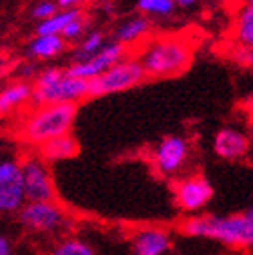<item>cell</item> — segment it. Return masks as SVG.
Returning <instances> with one entry per match:
<instances>
[{"instance_id": "cell-16", "label": "cell", "mask_w": 253, "mask_h": 255, "mask_svg": "<svg viewBox=\"0 0 253 255\" xmlns=\"http://www.w3.org/2000/svg\"><path fill=\"white\" fill-rule=\"evenodd\" d=\"M67 42L60 34H34L27 45V54L34 60H53L65 51Z\"/></svg>"}, {"instance_id": "cell-11", "label": "cell", "mask_w": 253, "mask_h": 255, "mask_svg": "<svg viewBox=\"0 0 253 255\" xmlns=\"http://www.w3.org/2000/svg\"><path fill=\"white\" fill-rule=\"evenodd\" d=\"M172 234L163 226L137 228L130 236V255H168Z\"/></svg>"}, {"instance_id": "cell-12", "label": "cell", "mask_w": 253, "mask_h": 255, "mask_svg": "<svg viewBox=\"0 0 253 255\" xmlns=\"http://www.w3.org/2000/svg\"><path fill=\"white\" fill-rule=\"evenodd\" d=\"M252 150V139L248 134L234 127H223L214 137V152L226 161L244 159Z\"/></svg>"}, {"instance_id": "cell-3", "label": "cell", "mask_w": 253, "mask_h": 255, "mask_svg": "<svg viewBox=\"0 0 253 255\" xmlns=\"http://www.w3.org/2000/svg\"><path fill=\"white\" fill-rule=\"evenodd\" d=\"M76 114L78 103H51L34 107L20 125V137L31 147L40 148L54 137L71 134Z\"/></svg>"}, {"instance_id": "cell-23", "label": "cell", "mask_w": 253, "mask_h": 255, "mask_svg": "<svg viewBox=\"0 0 253 255\" xmlns=\"http://www.w3.org/2000/svg\"><path fill=\"white\" fill-rule=\"evenodd\" d=\"M87 33V20H85V15L74 18L71 24L62 31V36L65 42H80L83 38V34Z\"/></svg>"}, {"instance_id": "cell-30", "label": "cell", "mask_w": 253, "mask_h": 255, "mask_svg": "<svg viewBox=\"0 0 253 255\" xmlns=\"http://www.w3.org/2000/svg\"><path fill=\"white\" fill-rule=\"evenodd\" d=\"M244 5H252L253 7V0H244Z\"/></svg>"}, {"instance_id": "cell-22", "label": "cell", "mask_w": 253, "mask_h": 255, "mask_svg": "<svg viewBox=\"0 0 253 255\" xmlns=\"http://www.w3.org/2000/svg\"><path fill=\"white\" fill-rule=\"evenodd\" d=\"M136 7L145 16H170L175 9V0H137Z\"/></svg>"}, {"instance_id": "cell-2", "label": "cell", "mask_w": 253, "mask_h": 255, "mask_svg": "<svg viewBox=\"0 0 253 255\" xmlns=\"http://www.w3.org/2000/svg\"><path fill=\"white\" fill-rule=\"evenodd\" d=\"M179 228L188 237L212 239L232 248H253V219L246 212L232 216H192Z\"/></svg>"}, {"instance_id": "cell-26", "label": "cell", "mask_w": 253, "mask_h": 255, "mask_svg": "<svg viewBox=\"0 0 253 255\" xmlns=\"http://www.w3.org/2000/svg\"><path fill=\"white\" fill-rule=\"evenodd\" d=\"M0 255H15L13 252V243L7 236L0 234Z\"/></svg>"}, {"instance_id": "cell-13", "label": "cell", "mask_w": 253, "mask_h": 255, "mask_svg": "<svg viewBox=\"0 0 253 255\" xmlns=\"http://www.w3.org/2000/svg\"><path fill=\"white\" fill-rule=\"evenodd\" d=\"M33 98V84L27 80H16L0 89V116L11 114L16 109L31 103Z\"/></svg>"}, {"instance_id": "cell-7", "label": "cell", "mask_w": 253, "mask_h": 255, "mask_svg": "<svg viewBox=\"0 0 253 255\" xmlns=\"http://www.w3.org/2000/svg\"><path fill=\"white\" fill-rule=\"evenodd\" d=\"M89 98V82L74 78L67 71L47 85H33V107L51 105V103H80Z\"/></svg>"}, {"instance_id": "cell-4", "label": "cell", "mask_w": 253, "mask_h": 255, "mask_svg": "<svg viewBox=\"0 0 253 255\" xmlns=\"http://www.w3.org/2000/svg\"><path fill=\"white\" fill-rule=\"evenodd\" d=\"M16 221L33 236L60 237L73 226L69 212L56 201H25L16 212Z\"/></svg>"}, {"instance_id": "cell-31", "label": "cell", "mask_w": 253, "mask_h": 255, "mask_svg": "<svg viewBox=\"0 0 253 255\" xmlns=\"http://www.w3.org/2000/svg\"><path fill=\"white\" fill-rule=\"evenodd\" d=\"M246 214H248V216H250V217H252V219H253V206H252V208H250L248 212H246Z\"/></svg>"}, {"instance_id": "cell-17", "label": "cell", "mask_w": 253, "mask_h": 255, "mask_svg": "<svg viewBox=\"0 0 253 255\" xmlns=\"http://www.w3.org/2000/svg\"><path fill=\"white\" fill-rule=\"evenodd\" d=\"M25 205V194L22 179L11 183H2L0 185V214L2 216H9Z\"/></svg>"}, {"instance_id": "cell-1", "label": "cell", "mask_w": 253, "mask_h": 255, "mask_svg": "<svg viewBox=\"0 0 253 255\" xmlns=\"http://www.w3.org/2000/svg\"><path fill=\"white\" fill-rule=\"evenodd\" d=\"M194 44L185 36L163 34L145 40L132 56L145 69L146 78H174L190 67L194 60Z\"/></svg>"}, {"instance_id": "cell-27", "label": "cell", "mask_w": 253, "mask_h": 255, "mask_svg": "<svg viewBox=\"0 0 253 255\" xmlns=\"http://www.w3.org/2000/svg\"><path fill=\"white\" fill-rule=\"evenodd\" d=\"M87 0H56L60 9H74V7H80L82 4H85Z\"/></svg>"}, {"instance_id": "cell-18", "label": "cell", "mask_w": 253, "mask_h": 255, "mask_svg": "<svg viewBox=\"0 0 253 255\" xmlns=\"http://www.w3.org/2000/svg\"><path fill=\"white\" fill-rule=\"evenodd\" d=\"M234 44L243 45V47H252L253 49V7L252 5H243L234 22Z\"/></svg>"}, {"instance_id": "cell-6", "label": "cell", "mask_w": 253, "mask_h": 255, "mask_svg": "<svg viewBox=\"0 0 253 255\" xmlns=\"http://www.w3.org/2000/svg\"><path fill=\"white\" fill-rule=\"evenodd\" d=\"M190 141L179 134H168L157 141L150 154L154 170L163 177H177L190 159Z\"/></svg>"}, {"instance_id": "cell-20", "label": "cell", "mask_w": 253, "mask_h": 255, "mask_svg": "<svg viewBox=\"0 0 253 255\" xmlns=\"http://www.w3.org/2000/svg\"><path fill=\"white\" fill-rule=\"evenodd\" d=\"M105 44H107V36H105L103 31L100 29L89 31V33L83 34V38L74 47L73 62H83V60L91 58L96 53H100L105 47Z\"/></svg>"}, {"instance_id": "cell-9", "label": "cell", "mask_w": 253, "mask_h": 255, "mask_svg": "<svg viewBox=\"0 0 253 255\" xmlns=\"http://www.w3.org/2000/svg\"><path fill=\"white\" fill-rule=\"evenodd\" d=\"M20 167L25 201H56V188L47 161L40 156H27Z\"/></svg>"}, {"instance_id": "cell-29", "label": "cell", "mask_w": 253, "mask_h": 255, "mask_svg": "<svg viewBox=\"0 0 253 255\" xmlns=\"http://www.w3.org/2000/svg\"><path fill=\"white\" fill-rule=\"evenodd\" d=\"M179 5H183V7H188V5H194L197 0H175Z\"/></svg>"}, {"instance_id": "cell-10", "label": "cell", "mask_w": 253, "mask_h": 255, "mask_svg": "<svg viewBox=\"0 0 253 255\" xmlns=\"http://www.w3.org/2000/svg\"><path fill=\"white\" fill-rule=\"evenodd\" d=\"M125 56H128V47L126 45L120 44V42H107L100 53L83 60V62H73L65 71L74 78H82L89 82V80L103 74L107 69H111L112 65L118 64Z\"/></svg>"}, {"instance_id": "cell-28", "label": "cell", "mask_w": 253, "mask_h": 255, "mask_svg": "<svg viewBox=\"0 0 253 255\" xmlns=\"http://www.w3.org/2000/svg\"><path fill=\"white\" fill-rule=\"evenodd\" d=\"M22 71H20V76H22V80H27V78H31V76H36V71H34V65H31V64H27V65H22Z\"/></svg>"}, {"instance_id": "cell-8", "label": "cell", "mask_w": 253, "mask_h": 255, "mask_svg": "<svg viewBox=\"0 0 253 255\" xmlns=\"http://www.w3.org/2000/svg\"><path fill=\"white\" fill-rule=\"evenodd\" d=\"M174 205L183 214H197L210 205L214 197V187L203 174L179 176L172 183Z\"/></svg>"}, {"instance_id": "cell-14", "label": "cell", "mask_w": 253, "mask_h": 255, "mask_svg": "<svg viewBox=\"0 0 253 255\" xmlns=\"http://www.w3.org/2000/svg\"><path fill=\"white\" fill-rule=\"evenodd\" d=\"M152 33V22L148 16L139 15L132 16V18L125 20L114 29V42H120L123 45H136L143 44L146 36Z\"/></svg>"}, {"instance_id": "cell-24", "label": "cell", "mask_w": 253, "mask_h": 255, "mask_svg": "<svg viewBox=\"0 0 253 255\" xmlns=\"http://www.w3.org/2000/svg\"><path fill=\"white\" fill-rule=\"evenodd\" d=\"M58 4H56V0H40L36 4L33 5V9H31V16L36 18L38 22L42 20H47L49 16H53L56 11H58Z\"/></svg>"}, {"instance_id": "cell-15", "label": "cell", "mask_w": 253, "mask_h": 255, "mask_svg": "<svg viewBox=\"0 0 253 255\" xmlns=\"http://www.w3.org/2000/svg\"><path fill=\"white\" fill-rule=\"evenodd\" d=\"M80 145L73 134H63L60 137H54L51 141L44 143L38 148V156L47 163L65 161L78 154Z\"/></svg>"}, {"instance_id": "cell-25", "label": "cell", "mask_w": 253, "mask_h": 255, "mask_svg": "<svg viewBox=\"0 0 253 255\" xmlns=\"http://www.w3.org/2000/svg\"><path fill=\"white\" fill-rule=\"evenodd\" d=\"M230 60H234L235 64L244 65V67H253V49L252 47H243V45L234 44L232 49L228 51Z\"/></svg>"}, {"instance_id": "cell-21", "label": "cell", "mask_w": 253, "mask_h": 255, "mask_svg": "<svg viewBox=\"0 0 253 255\" xmlns=\"http://www.w3.org/2000/svg\"><path fill=\"white\" fill-rule=\"evenodd\" d=\"M47 255H98L94 246L82 237H62L49 248Z\"/></svg>"}, {"instance_id": "cell-5", "label": "cell", "mask_w": 253, "mask_h": 255, "mask_svg": "<svg viewBox=\"0 0 253 255\" xmlns=\"http://www.w3.org/2000/svg\"><path fill=\"white\" fill-rule=\"evenodd\" d=\"M146 80L148 78L141 64L132 54H128L111 69H107L103 74L89 80V98H100L107 94L130 91V89L143 85Z\"/></svg>"}, {"instance_id": "cell-19", "label": "cell", "mask_w": 253, "mask_h": 255, "mask_svg": "<svg viewBox=\"0 0 253 255\" xmlns=\"http://www.w3.org/2000/svg\"><path fill=\"white\" fill-rule=\"evenodd\" d=\"M83 15V11L80 7L74 9H58L53 16H49L47 20H42L36 25V34H62V31L67 27L74 18Z\"/></svg>"}]
</instances>
